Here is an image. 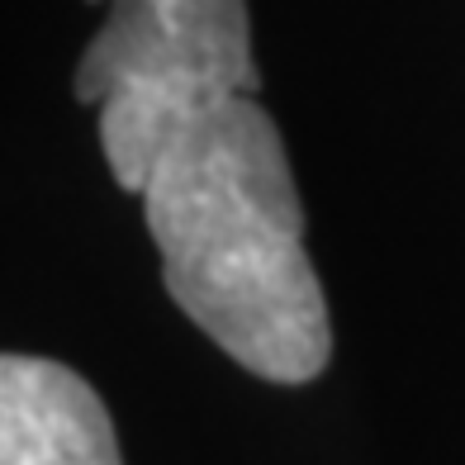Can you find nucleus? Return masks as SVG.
Listing matches in <instances>:
<instances>
[{
	"label": "nucleus",
	"instance_id": "obj_1",
	"mask_svg": "<svg viewBox=\"0 0 465 465\" xmlns=\"http://www.w3.org/2000/svg\"><path fill=\"white\" fill-rule=\"evenodd\" d=\"M129 195L172 304L266 385H309L332 361L323 281L285 138L257 95L200 104L143 157Z\"/></svg>",
	"mask_w": 465,
	"mask_h": 465
},
{
	"label": "nucleus",
	"instance_id": "obj_3",
	"mask_svg": "<svg viewBox=\"0 0 465 465\" xmlns=\"http://www.w3.org/2000/svg\"><path fill=\"white\" fill-rule=\"evenodd\" d=\"M0 465H124L91 380L48 356H0Z\"/></svg>",
	"mask_w": 465,
	"mask_h": 465
},
{
	"label": "nucleus",
	"instance_id": "obj_2",
	"mask_svg": "<svg viewBox=\"0 0 465 465\" xmlns=\"http://www.w3.org/2000/svg\"><path fill=\"white\" fill-rule=\"evenodd\" d=\"M257 91L247 0H110L72 76V95L95 110L100 157L124 195L176 119Z\"/></svg>",
	"mask_w": 465,
	"mask_h": 465
}]
</instances>
